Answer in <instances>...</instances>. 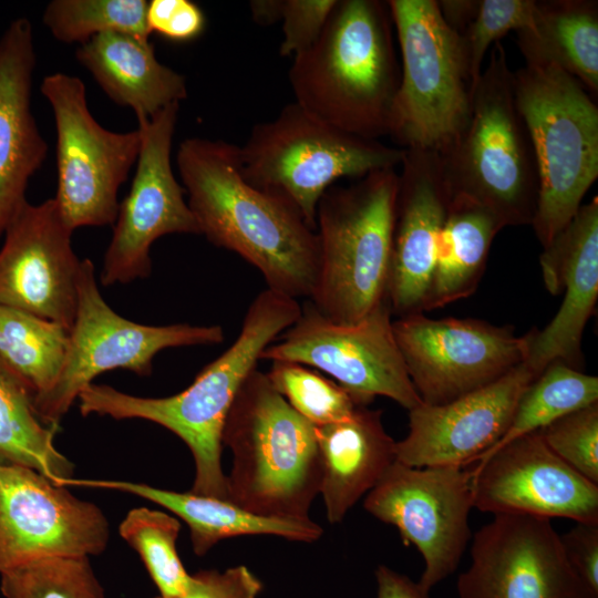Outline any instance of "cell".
Wrapping results in <instances>:
<instances>
[{
  "label": "cell",
  "instance_id": "13",
  "mask_svg": "<svg viewBox=\"0 0 598 598\" xmlns=\"http://www.w3.org/2000/svg\"><path fill=\"white\" fill-rule=\"evenodd\" d=\"M466 467L395 461L363 502L369 514L396 527L404 545L421 553L419 584L426 590L456 570L471 538L472 473Z\"/></svg>",
  "mask_w": 598,
  "mask_h": 598
},
{
  "label": "cell",
  "instance_id": "14",
  "mask_svg": "<svg viewBox=\"0 0 598 598\" xmlns=\"http://www.w3.org/2000/svg\"><path fill=\"white\" fill-rule=\"evenodd\" d=\"M409 378L423 403L441 405L504 377L525 361L526 334L474 318L392 321Z\"/></svg>",
  "mask_w": 598,
  "mask_h": 598
},
{
  "label": "cell",
  "instance_id": "11",
  "mask_svg": "<svg viewBox=\"0 0 598 598\" xmlns=\"http://www.w3.org/2000/svg\"><path fill=\"white\" fill-rule=\"evenodd\" d=\"M41 92L50 103L56 130L58 188L54 200L66 227L113 225L117 190L136 163L138 128L116 133L91 115L85 85L73 75H47Z\"/></svg>",
  "mask_w": 598,
  "mask_h": 598
},
{
  "label": "cell",
  "instance_id": "5",
  "mask_svg": "<svg viewBox=\"0 0 598 598\" xmlns=\"http://www.w3.org/2000/svg\"><path fill=\"white\" fill-rule=\"evenodd\" d=\"M396 168L331 186L317 207L319 267L311 305L327 319L352 324L388 301Z\"/></svg>",
  "mask_w": 598,
  "mask_h": 598
},
{
  "label": "cell",
  "instance_id": "43",
  "mask_svg": "<svg viewBox=\"0 0 598 598\" xmlns=\"http://www.w3.org/2000/svg\"><path fill=\"white\" fill-rule=\"evenodd\" d=\"M480 2L481 0H441L437 1V7L445 23L462 34L476 17Z\"/></svg>",
  "mask_w": 598,
  "mask_h": 598
},
{
  "label": "cell",
  "instance_id": "40",
  "mask_svg": "<svg viewBox=\"0 0 598 598\" xmlns=\"http://www.w3.org/2000/svg\"><path fill=\"white\" fill-rule=\"evenodd\" d=\"M150 32L172 41H189L202 34L206 19L202 9L189 0H152L147 2Z\"/></svg>",
  "mask_w": 598,
  "mask_h": 598
},
{
  "label": "cell",
  "instance_id": "28",
  "mask_svg": "<svg viewBox=\"0 0 598 598\" xmlns=\"http://www.w3.org/2000/svg\"><path fill=\"white\" fill-rule=\"evenodd\" d=\"M505 226L488 208L453 195L440 236L424 312L473 295L486 268L489 249Z\"/></svg>",
  "mask_w": 598,
  "mask_h": 598
},
{
  "label": "cell",
  "instance_id": "21",
  "mask_svg": "<svg viewBox=\"0 0 598 598\" xmlns=\"http://www.w3.org/2000/svg\"><path fill=\"white\" fill-rule=\"evenodd\" d=\"M400 167L386 292L399 318L424 312L453 196L439 153L405 150Z\"/></svg>",
  "mask_w": 598,
  "mask_h": 598
},
{
  "label": "cell",
  "instance_id": "17",
  "mask_svg": "<svg viewBox=\"0 0 598 598\" xmlns=\"http://www.w3.org/2000/svg\"><path fill=\"white\" fill-rule=\"evenodd\" d=\"M460 598H598L570 565L549 518L495 514L473 537Z\"/></svg>",
  "mask_w": 598,
  "mask_h": 598
},
{
  "label": "cell",
  "instance_id": "26",
  "mask_svg": "<svg viewBox=\"0 0 598 598\" xmlns=\"http://www.w3.org/2000/svg\"><path fill=\"white\" fill-rule=\"evenodd\" d=\"M75 55L107 96L130 106L137 120L187 96L185 78L157 60L148 39L104 32L80 44Z\"/></svg>",
  "mask_w": 598,
  "mask_h": 598
},
{
  "label": "cell",
  "instance_id": "44",
  "mask_svg": "<svg viewBox=\"0 0 598 598\" xmlns=\"http://www.w3.org/2000/svg\"><path fill=\"white\" fill-rule=\"evenodd\" d=\"M282 0L250 1V11L256 23L268 25L280 21Z\"/></svg>",
  "mask_w": 598,
  "mask_h": 598
},
{
  "label": "cell",
  "instance_id": "42",
  "mask_svg": "<svg viewBox=\"0 0 598 598\" xmlns=\"http://www.w3.org/2000/svg\"><path fill=\"white\" fill-rule=\"evenodd\" d=\"M377 598H431L430 590L385 565L375 570Z\"/></svg>",
  "mask_w": 598,
  "mask_h": 598
},
{
  "label": "cell",
  "instance_id": "37",
  "mask_svg": "<svg viewBox=\"0 0 598 598\" xmlns=\"http://www.w3.org/2000/svg\"><path fill=\"white\" fill-rule=\"evenodd\" d=\"M539 433L558 457L598 485V402L557 419Z\"/></svg>",
  "mask_w": 598,
  "mask_h": 598
},
{
  "label": "cell",
  "instance_id": "2",
  "mask_svg": "<svg viewBox=\"0 0 598 598\" xmlns=\"http://www.w3.org/2000/svg\"><path fill=\"white\" fill-rule=\"evenodd\" d=\"M297 299L265 289L249 305L241 329L218 358L182 392L165 398H142L105 384H89L79 394L83 416L97 414L116 420L143 419L177 435L195 462L189 492L227 499L221 467L223 430L236 394L257 368L262 351L300 316Z\"/></svg>",
  "mask_w": 598,
  "mask_h": 598
},
{
  "label": "cell",
  "instance_id": "39",
  "mask_svg": "<svg viewBox=\"0 0 598 598\" xmlns=\"http://www.w3.org/2000/svg\"><path fill=\"white\" fill-rule=\"evenodd\" d=\"M261 590L260 579L239 565L224 571L209 569L190 575L186 590L174 598H257Z\"/></svg>",
  "mask_w": 598,
  "mask_h": 598
},
{
  "label": "cell",
  "instance_id": "34",
  "mask_svg": "<svg viewBox=\"0 0 598 598\" xmlns=\"http://www.w3.org/2000/svg\"><path fill=\"white\" fill-rule=\"evenodd\" d=\"M275 390L315 426L348 419L367 405L320 371L292 361H271L266 373Z\"/></svg>",
  "mask_w": 598,
  "mask_h": 598
},
{
  "label": "cell",
  "instance_id": "7",
  "mask_svg": "<svg viewBox=\"0 0 598 598\" xmlns=\"http://www.w3.org/2000/svg\"><path fill=\"white\" fill-rule=\"evenodd\" d=\"M513 90L538 169L530 226L545 248L573 219L598 177V107L577 79L550 64H526L513 72Z\"/></svg>",
  "mask_w": 598,
  "mask_h": 598
},
{
  "label": "cell",
  "instance_id": "32",
  "mask_svg": "<svg viewBox=\"0 0 598 598\" xmlns=\"http://www.w3.org/2000/svg\"><path fill=\"white\" fill-rule=\"evenodd\" d=\"M179 520L148 507L131 509L118 526L120 536L140 555L161 597L182 595L189 582L177 554Z\"/></svg>",
  "mask_w": 598,
  "mask_h": 598
},
{
  "label": "cell",
  "instance_id": "31",
  "mask_svg": "<svg viewBox=\"0 0 598 598\" xmlns=\"http://www.w3.org/2000/svg\"><path fill=\"white\" fill-rule=\"evenodd\" d=\"M595 402H598V378L563 361H554L525 389L507 431L477 461L512 440L539 431L557 419Z\"/></svg>",
  "mask_w": 598,
  "mask_h": 598
},
{
  "label": "cell",
  "instance_id": "6",
  "mask_svg": "<svg viewBox=\"0 0 598 598\" xmlns=\"http://www.w3.org/2000/svg\"><path fill=\"white\" fill-rule=\"evenodd\" d=\"M489 50L470 122L440 154L444 176L452 195L482 204L505 227L532 225L539 192L534 147L516 105L506 51L501 41Z\"/></svg>",
  "mask_w": 598,
  "mask_h": 598
},
{
  "label": "cell",
  "instance_id": "29",
  "mask_svg": "<svg viewBox=\"0 0 598 598\" xmlns=\"http://www.w3.org/2000/svg\"><path fill=\"white\" fill-rule=\"evenodd\" d=\"M58 430L39 419L31 393L0 361V462L35 470L63 486L74 465L53 444Z\"/></svg>",
  "mask_w": 598,
  "mask_h": 598
},
{
  "label": "cell",
  "instance_id": "23",
  "mask_svg": "<svg viewBox=\"0 0 598 598\" xmlns=\"http://www.w3.org/2000/svg\"><path fill=\"white\" fill-rule=\"evenodd\" d=\"M34 66L32 24L14 19L0 38V238L27 202L29 179L47 156L31 110Z\"/></svg>",
  "mask_w": 598,
  "mask_h": 598
},
{
  "label": "cell",
  "instance_id": "25",
  "mask_svg": "<svg viewBox=\"0 0 598 598\" xmlns=\"http://www.w3.org/2000/svg\"><path fill=\"white\" fill-rule=\"evenodd\" d=\"M63 485L118 491L161 505L187 524L192 547L197 556H204L220 540L236 536L274 535L312 543L323 533L322 527L310 517L261 516L229 501L192 492L179 493L128 481L75 477L66 480Z\"/></svg>",
  "mask_w": 598,
  "mask_h": 598
},
{
  "label": "cell",
  "instance_id": "16",
  "mask_svg": "<svg viewBox=\"0 0 598 598\" xmlns=\"http://www.w3.org/2000/svg\"><path fill=\"white\" fill-rule=\"evenodd\" d=\"M109 539L95 504L35 470L0 462V575L47 558L100 555Z\"/></svg>",
  "mask_w": 598,
  "mask_h": 598
},
{
  "label": "cell",
  "instance_id": "10",
  "mask_svg": "<svg viewBox=\"0 0 598 598\" xmlns=\"http://www.w3.org/2000/svg\"><path fill=\"white\" fill-rule=\"evenodd\" d=\"M223 341L224 330L217 324L147 326L125 319L106 303L93 262L83 259L76 278V311L69 350L54 383L33 396L34 411L44 424L59 426L81 391L99 374L125 369L147 377L154 357L164 349Z\"/></svg>",
  "mask_w": 598,
  "mask_h": 598
},
{
  "label": "cell",
  "instance_id": "8",
  "mask_svg": "<svg viewBox=\"0 0 598 598\" xmlns=\"http://www.w3.org/2000/svg\"><path fill=\"white\" fill-rule=\"evenodd\" d=\"M401 51L388 136L403 150L445 153L466 128L474 85L464 41L436 0L386 1Z\"/></svg>",
  "mask_w": 598,
  "mask_h": 598
},
{
  "label": "cell",
  "instance_id": "18",
  "mask_svg": "<svg viewBox=\"0 0 598 598\" xmlns=\"http://www.w3.org/2000/svg\"><path fill=\"white\" fill-rule=\"evenodd\" d=\"M475 463L473 508L598 524V485L558 457L539 431L516 437Z\"/></svg>",
  "mask_w": 598,
  "mask_h": 598
},
{
  "label": "cell",
  "instance_id": "33",
  "mask_svg": "<svg viewBox=\"0 0 598 598\" xmlns=\"http://www.w3.org/2000/svg\"><path fill=\"white\" fill-rule=\"evenodd\" d=\"M145 0H53L43 22L52 35L65 43L86 42L110 31L148 39Z\"/></svg>",
  "mask_w": 598,
  "mask_h": 598
},
{
  "label": "cell",
  "instance_id": "19",
  "mask_svg": "<svg viewBox=\"0 0 598 598\" xmlns=\"http://www.w3.org/2000/svg\"><path fill=\"white\" fill-rule=\"evenodd\" d=\"M54 198L23 203L4 230L0 249V306L71 330L80 259Z\"/></svg>",
  "mask_w": 598,
  "mask_h": 598
},
{
  "label": "cell",
  "instance_id": "27",
  "mask_svg": "<svg viewBox=\"0 0 598 598\" xmlns=\"http://www.w3.org/2000/svg\"><path fill=\"white\" fill-rule=\"evenodd\" d=\"M517 33L526 64L554 65L598 93V2L536 1L534 23Z\"/></svg>",
  "mask_w": 598,
  "mask_h": 598
},
{
  "label": "cell",
  "instance_id": "35",
  "mask_svg": "<svg viewBox=\"0 0 598 598\" xmlns=\"http://www.w3.org/2000/svg\"><path fill=\"white\" fill-rule=\"evenodd\" d=\"M4 598H105L90 557L37 560L0 575Z\"/></svg>",
  "mask_w": 598,
  "mask_h": 598
},
{
  "label": "cell",
  "instance_id": "36",
  "mask_svg": "<svg viewBox=\"0 0 598 598\" xmlns=\"http://www.w3.org/2000/svg\"><path fill=\"white\" fill-rule=\"evenodd\" d=\"M535 12V0H481L476 17L461 34L474 89L487 51L509 31L530 28Z\"/></svg>",
  "mask_w": 598,
  "mask_h": 598
},
{
  "label": "cell",
  "instance_id": "15",
  "mask_svg": "<svg viewBox=\"0 0 598 598\" xmlns=\"http://www.w3.org/2000/svg\"><path fill=\"white\" fill-rule=\"evenodd\" d=\"M179 103L138 118L141 147L131 189L118 204L113 236L105 251L101 282L127 283L150 276L152 244L168 234L200 235L174 176L171 151Z\"/></svg>",
  "mask_w": 598,
  "mask_h": 598
},
{
  "label": "cell",
  "instance_id": "20",
  "mask_svg": "<svg viewBox=\"0 0 598 598\" xmlns=\"http://www.w3.org/2000/svg\"><path fill=\"white\" fill-rule=\"evenodd\" d=\"M538 374L525 362L501 379L448 403L409 410V433L396 461L413 466H468L507 431L517 402Z\"/></svg>",
  "mask_w": 598,
  "mask_h": 598
},
{
  "label": "cell",
  "instance_id": "22",
  "mask_svg": "<svg viewBox=\"0 0 598 598\" xmlns=\"http://www.w3.org/2000/svg\"><path fill=\"white\" fill-rule=\"evenodd\" d=\"M544 283L563 302L542 330L526 333L525 363L539 374L549 363L582 365L584 330L598 299V197L581 205L539 257Z\"/></svg>",
  "mask_w": 598,
  "mask_h": 598
},
{
  "label": "cell",
  "instance_id": "4",
  "mask_svg": "<svg viewBox=\"0 0 598 598\" xmlns=\"http://www.w3.org/2000/svg\"><path fill=\"white\" fill-rule=\"evenodd\" d=\"M221 442L233 453L229 502L261 516L309 517L321 484L316 426L257 368L236 394Z\"/></svg>",
  "mask_w": 598,
  "mask_h": 598
},
{
  "label": "cell",
  "instance_id": "3",
  "mask_svg": "<svg viewBox=\"0 0 598 598\" xmlns=\"http://www.w3.org/2000/svg\"><path fill=\"white\" fill-rule=\"evenodd\" d=\"M392 31L386 1L338 0L316 42L292 58L295 102L342 132L388 135L401 75Z\"/></svg>",
  "mask_w": 598,
  "mask_h": 598
},
{
  "label": "cell",
  "instance_id": "30",
  "mask_svg": "<svg viewBox=\"0 0 598 598\" xmlns=\"http://www.w3.org/2000/svg\"><path fill=\"white\" fill-rule=\"evenodd\" d=\"M69 344L70 330L64 326L0 306V361L32 399L54 383Z\"/></svg>",
  "mask_w": 598,
  "mask_h": 598
},
{
  "label": "cell",
  "instance_id": "24",
  "mask_svg": "<svg viewBox=\"0 0 598 598\" xmlns=\"http://www.w3.org/2000/svg\"><path fill=\"white\" fill-rule=\"evenodd\" d=\"M321 458L320 493L330 524L343 520L396 461L382 411L359 406L348 419L316 426Z\"/></svg>",
  "mask_w": 598,
  "mask_h": 598
},
{
  "label": "cell",
  "instance_id": "1",
  "mask_svg": "<svg viewBox=\"0 0 598 598\" xmlns=\"http://www.w3.org/2000/svg\"><path fill=\"white\" fill-rule=\"evenodd\" d=\"M176 163L200 235L256 267L268 289L309 299L319 267L317 233L291 204L243 177L238 146L189 137Z\"/></svg>",
  "mask_w": 598,
  "mask_h": 598
},
{
  "label": "cell",
  "instance_id": "12",
  "mask_svg": "<svg viewBox=\"0 0 598 598\" xmlns=\"http://www.w3.org/2000/svg\"><path fill=\"white\" fill-rule=\"evenodd\" d=\"M388 301L352 324L323 317L310 301L260 360L292 361L323 372L369 405L381 395L408 411L422 403L399 347Z\"/></svg>",
  "mask_w": 598,
  "mask_h": 598
},
{
  "label": "cell",
  "instance_id": "41",
  "mask_svg": "<svg viewBox=\"0 0 598 598\" xmlns=\"http://www.w3.org/2000/svg\"><path fill=\"white\" fill-rule=\"evenodd\" d=\"M560 539L573 568L598 595V524L576 523Z\"/></svg>",
  "mask_w": 598,
  "mask_h": 598
},
{
  "label": "cell",
  "instance_id": "38",
  "mask_svg": "<svg viewBox=\"0 0 598 598\" xmlns=\"http://www.w3.org/2000/svg\"><path fill=\"white\" fill-rule=\"evenodd\" d=\"M338 0H282L280 21L283 39L281 56L299 54L319 38Z\"/></svg>",
  "mask_w": 598,
  "mask_h": 598
},
{
  "label": "cell",
  "instance_id": "9",
  "mask_svg": "<svg viewBox=\"0 0 598 598\" xmlns=\"http://www.w3.org/2000/svg\"><path fill=\"white\" fill-rule=\"evenodd\" d=\"M243 177L291 204L316 230L320 198L336 182L396 168L405 150L332 127L296 102L256 124L238 146Z\"/></svg>",
  "mask_w": 598,
  "mask_h": 598
}]
</instances>
